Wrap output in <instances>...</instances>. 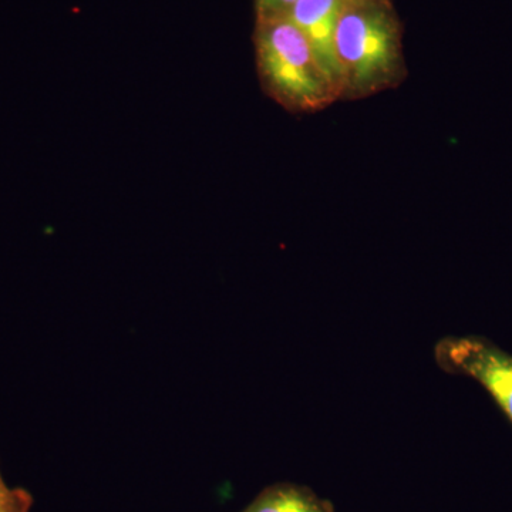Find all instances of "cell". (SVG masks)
<instances>
[{"label":"cell","mask_w":512,"mask_h":512,"mask_svg":"<svg viewBox=\"0 0 512 512\" xmlns=\"http://www.w3.org/2000/svg\"><path fill=\"white\" fill-rule=\"evenodd\" d=\"M342 99L359 100L404 79L400 35L384 0H346L336 30Z\"/></svg>","instance_id":"6da1fadb"},{"label":"cell","mask_w":512,"mask_h":512,"mask_svg":"<svg viewBox=\"0 0 512 512\" xmlns=\"http://www.w3.org/2000/svg\"><path fill=\"white\" fill-rule=\"evenodd\" d=\"M255 42L262 84L285 109L315 113L340 100L308 40L288 16L258 19Z\"/></svg>","instance_id":"7a4b0ae2"},{"label":"cell","mask_w":512,"mask_h":512,"mask_svg":"<svg viewBox=\"0 0 512 512\" xmlns=\"http://www.w3.org/2000/svg\"><path fill=\"white\" fill-rule=\"evenodd\" d=\"M441 369L476 380L512 424V356L480 336H450L434 350Z\"/></svg>","instance_id":"3957f363"},{"label":"cell","mask_w":512,"mask_h":512,"mask_svg":"<svg viewBox=\"0 0 512 512\" xmlns=\"http://www.w3.org/2000/svg\"><path fill=\"white\" fill-rule=\"evenodd\" d=\"M346 0H298L288 18L311 46L313 55L342 99V77L336 57V30Z\"/></svg>","instance_id":"277c9868"},{"label":"cell","mask_w":512,"mask_h":512,"mask_svg":"<svg viewBox=\"0 0 512 512\" xmlns=\"http://www.w3.org/2000/svg\"><path fill=\"white\" fill-rule=\"evenodd\" d=\"M242 512H332V508L309 488L279 483L265 488Z\"/></svg>","instance_id":"5b68a950"},{"label":"cell","mask_w":512,"mask_h":512,"mask_svg":"<svg viewBox=\"0 0 512 512\" xmlns=\"http://www.w3.org/2000/svg\"><path fill=\"white\" fill-rule=\"evenodd\" d=\"M33 497L25 488H10L0 473V512H30Z\"/></svg>","instance_id":"8992f818"},{"label":"cell","mask_w":512,"mask_h":512,"mask_svg":"<svg viewBox=\"0 0 512 512\" xmlns=\"http://www.w3.org/2000/svg\"><path fill=\"white\" fill-rule=\"evenodd\" d=\"M298 0H255L258 19L286 16Z\"/></svg>","instance_id":"52a82bcc"}]
</instances>
